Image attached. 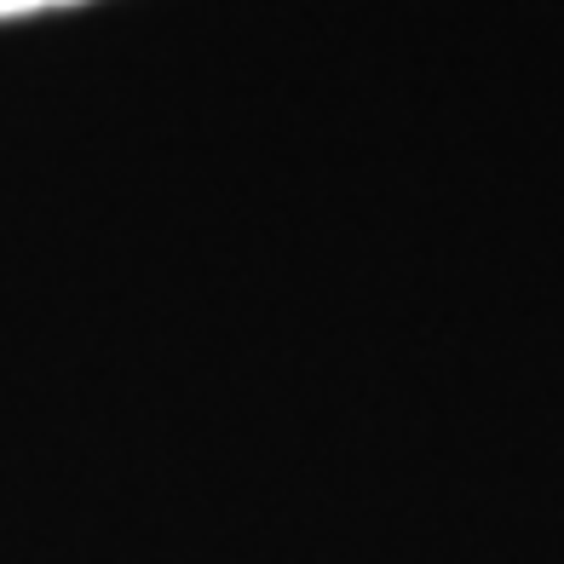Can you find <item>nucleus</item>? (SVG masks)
<instances>
[{"label":"nucleus","instance_id":"f257e3e1","mask_svg":"<svg viewBox=\"0 0 564 564\" xmlns=\"http://www.w3.org/2000/svg\"><path fill=\"white\" fill-rule=\"evenodd\" d=\"M53 7H75V0H0V18H30V12H53Z\"/></svg>","mask_w":564,"mask_h":564}]
</instances>
